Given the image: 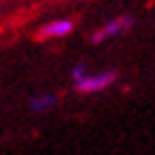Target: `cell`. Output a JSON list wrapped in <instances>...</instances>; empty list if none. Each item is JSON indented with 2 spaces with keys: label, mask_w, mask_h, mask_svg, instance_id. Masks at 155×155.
<instances>
[{
  "label": "cell",
  "mask_w": 155,
  "mask_h": 155,
  "mask_svg": "<svg viewBox=\"0 0 155 155\" xmlns=\"http://www.w3.org/2000/svg\"><path fill=\"white\" fill-rule=\"evenodd\" d=\"M115 82H117V71L115 69H104L100 73H87L80 82H75V91L82 95H91V93L107 91Z\"/></svg>",
  "instance_id": "6da1fadb"
},
{
  "label": "cell",
  "mask_w": 155,
  "mask_h": 155,
  "mask_svg": "<svg viewBox=\"0 0 155 155\" xmlns=\"http://www.w3.org/2000/svg\"><path fill=\"white\" fill-rule=\"evenodd\" d=\"M133 25H135V20H133V16H129V13L111 18L109 22H104L100 29L91 36V42H93V45H100V42H107L111 38H117V36H122V33H126Z\"/></svg>",
  "instance_id": "7a4b0ae2"
},
{
  "label": "cell",
  "mask_w": 155,
  "mask_h": 155,
  "mask_svg": "<svg viewBox=\"0 0 155 155\" xmlns=\"http://www.w3.org/2000/svg\"><path fill=\"white\" fill-rule=\"evenodd\" d=\"M75 29V22L71 18H55V20H49L36 31V38L38 40H55V38H67L71 36Z\"/></svg>",
  "instance_id": "3957f363"
},
{
  "label": "cell",
  "mask_w": 155,
  "mask_h": 155,
  "mask_svg": "<svg viewBox=\"0 0 155 155\" xmlns=\"http://www.w3.org/2000/svg\"><path fill=\"white\" fill-rule=\"evenodd\" d=\"M60 97L55 93H36L29 97V109L33 113H47V111H51L58 107Z\"/></svg>",
  "instance_id": "277c9868"
},
{
  "label": "cell",
  "mask_w": 155,
  "mask_h": 155,
  "mask_svg": "<svg viewBox=\"0 0 155 155\" xmlns=\"http://www.w3.org/2000/svg\"><path fill=\"white\" fill-rule=\"evenodd\" d=\"M87 73H89V71H87V64H75V67H73V71H71V80H73V84H75V82H80Z\"/></svg>",
  "instance_id": "5b68a950"
}]
</instances>
